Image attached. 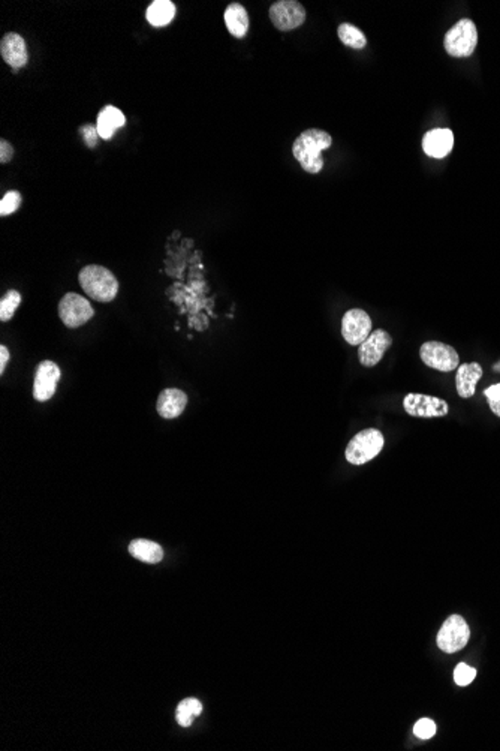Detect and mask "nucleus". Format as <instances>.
<instances>
[{"label": "nucleus", "instance_id": "nucleus-1", "mask_svg": "<svg viewBox=\"0 0 500 751\" xmlns=\"http://www.w3.org/2000/svg\"><path fill=\"white\" fill-rule=\"evenodd\" d=\"M332 146V137L323 129H307L292 145L294 158L306 173L318 174L324 169L323 152Z\"/></svg>", "mask_w": 500, "mask_h": 751}, {"label": "nucleus", "instance_id": "nucleus-2", "mask_svg": "<svg viewBox=\"0 0 500 751\" xmlns=\"http://www.w3.org/2000/svg\"><path fill=\"white\" fill-rule=\"evenodd\" d=\"M78 281L81 288L90 297V299L108 303L115 299L118 293V281L113 275V271L102 266L90 264L81 269Z\"/></svg>", "mask_w": 500, "mask_h": 751}, {"label": "nucleus", "instance_id": "nucleus-3", "mask_svg": "<svg viewBox=\"0 0 500 751\" xmlns=\"http://www.w3.org/2000/svg\"><path fill=\"white\" fill-rule=\"evenodd\" d=\"M384 435L375 427L364 429L360 434H356L346 447L344 456L352 465H364L373 460L384 448Z\"/></svg>", "mask_w": 500, "mask_h": 751}, {"label": "nucleus", "instance_id": "nucleus-4", "mask_svg": "<svg viewBox=\"0 0 500 751\" xmlns=\"http://www.w3.org/2000/svg\"><path fill=\"white\" fill-rule=\"evenodd\" d=\"M478 45V29L470 18L460 20L444 38V47L452 57H469Z\"/></svg>", "mask_w": 500, "mask_h": 751}, {"label": "nucleus", "instance_id": "nucleus-5", "mask_svg": "<svg viewBox=\"0 0 500 751\" xmlns=\"http://www.w3.org/2000/svg\"><path fill=\"white\" fill-rule=\"evenodd\" d=\"M470 628L464 618L460 615H451L445 619L436 636L437 648L446 654H456L469 643Z\"/></svg>", "mask_w": 500, "mask_h": 751}, {"label": "nucleus", "instance_id": "nucleus-6", "mask_svg": "<svg viewBox=\"0 0 500 751\" xmlns=\"http://www.w3.org/2000/svg\"><path fill=\"white\" fill-rule=\"evenodd\" d=\"M420 357L425 366L439 372H452L460 366L458 353L448 343L440 341H428L421 345Z\"/></svg>", "mask_w": 500, "mask_h": 751}, {"label": "nucleus", "instance_id": "nucleus-7", "mask_svg": "<svg viewBox=\"0 0 500 751\" xmlns=\"http://www.w3.org/2000/svg\"><path fill=\"white\" fill-rule=\"evenodd\" d=\"M58 315L63 324L69 329H77L86 324L94 315L93 306L85 297L77 293H68L58 303Z\"/></svg>", "mask_w": 500, "mask_h": 751}, {"label": "nucleus", "instance_id": "nucleus-8", "mask_svg": "<svg viewBox=\"0 0 500 751\" xmlns=\"http://www.w3.org/2000/svg\"><path fill=\"white\" fill-rule=\"evenodd\" d=\"M404 413L412 417H423V419H433V417H445L449 413L446 401L421 395V393H408L403 399Z\"/></svg>", "mask_w": 500, "mask_h": 751}, {"label": "nucleus", "instance_id": "nucleus-9", "mask_svg": "<svg viewBox=\"0 0 500 751\" xmlns=\"http://www.w3.org/2000/svg\"><path fill=\"white\" fill-rule=\"evenodd\" d=\"M270 20L276 29L289 32L306 21V9L296 0H279L270 8Z\"/></svg>", "mask_w": 500, "mask_h": 751}, {"label": "nucleus", "instance_id": "nucleus-10", "mask_svg": "<svg viewBox=\"0 0 500 751\" xmlns=\"http://www.w3.org/2000/svg\"><path fill=\"white\" fill-rule=\"evenodd\" d=\"M372 327V318L363 309H349L342 318V336L354 347L370 336Z\"/></svg>", "mask_w": 500, "mask_h": 751}, {"label": "nucleus", "instance_id": "nucleus-11", "mask_svg": "<svg viewBox=\"0 0 500 751\" xmlns=\"http://www.w3.org/2000/svg\"><path fill=\"white\" fill-rule=\"evenodd\" d=\"M392 345V338L388 331L373 330L361 345H358V360L364 367H375L384 359L387 350Z\"/></svg>", "mask_w": 500, "mask_h": 751}, {"label": "nucleus", "instance_id": "nucleus-12", "mask_svg": "<svg viewBox=\"0 0 500 751\" xmlns=\"http://www.w3.org/2000/svg\"><path fill=\"white\" fill-rule=\"evenodd\" d=\"M61 375H62L61 367H58L54 362H50V360L41 362L38 366L37 375H35L33 398L39 402H45V401L51 399L56 393L57 383H58V379H61Z\"/></svg>", "mask_w": 500, "mask_h": 751}, {"label": "nucleus", "instance_id": "nucleus-13", "mask_svg": "<svg viewBox=\"0 0 500 751\" xmlns=\"http://www.w3.org/2000/svg\"><path fill=\"white\" fill-rule=\"evenodd\" d=\"M0 54L4 61L13 68V73H17L20 68H25L29 61V53L25 39L21 35L9 32L0 42Z\"/></svg>", "mask_w": 500, "mask_h": 751}, {"label": "nucleus", "instance_id": "nucleus-14", "mask_svg": "<svg viewBox=\"0 0 500 751\" xmlns=\"http://www.w3.org/2000/svg\"><path fill=\"white\" fill-rule=\"evenodd\" d=\"M454 147V134L451 129H432L423 138V150L427 157L442 159Z\"/></svg>", "mask_w": 500, "mask_h": 751}, {"label": "nucleus", "instance_id": "nucleus-15", "mask_svg": "<svg viewBox=\"0 0 500 751\" xmlns=\"http://www.w3.org/2000/svg\"><path fill=\"white\" fill-rule=\"evenodd\" d=\"M482 367L480 363H464L457 367L456 375V387L458 396L463 399H469L475 395L476 384L482 378Z\"/></svg>", "mask_w": 500, "mask_h": 751}, {"label": "nucleus", "instance_id": "nucleus-16", "mask_svg": "<svg viewBox=\"0 0 500 751\" xmlns=\"http://www.w3.org/2000/svg\"><path fill=\"white\" fill-rule=\"evenodd\" d=\"M187 405V395L178 389H165L158 399V413L163 419H175Z\"/></svg>", "mask_w": 500, "mask_h": 751}, {"label": "nucleus", "instance_id": "nucleus-17", "mask_svg": "<svg viewBox=\"0 0 500 751\" xmlns=\"http://www.w3.org/2000/svg\"><path fill=\"white\" fill-rule=\"evenodd\" d=\"M126 123L125 114L113 105H106L98 116V134L102 140H111L117 129L123 128Z\"/></svg>", "mask_w": 500, "mask_h": 751}, {"label": "nucleus", "instance_id": "nucleus-18", "mask_svg": "<svg viewBox=\"0 0 500 751\" xmlns=\"http://www.w3.org/2000/svg\"><path fill=\"white\" fill-rule=\"evenodd\" d=\"M225 25L228 28L230 33L235 38H244L249 30V14L243 5L240 4H231L223 13Z\"/></svg>", "mask_w": 500, "mask_h": 751}, {"label": "nucleus", "instance_id": "nucleus-19", "mask_svg": "<svg viewBox=\"0 0 500 751\" xmlns=\"http://www.w3.org/2000/svg\"><path fill=\"white\" fill-rule=\"evenodd\" d=\"M129 554L134 558L139 559V561L147 563V564H158L162 561V558H163L162 547L158 543L144 540V539L130 542Z\"/></svg>", "mask_w": 500, "mask_h": 751}, {"label": "nucleus", "instance_id": "nucleus-20", "mask_svg": "<svg viewBox=\"0 0 500 751\" xmlns=\"http://www.w3.org/2000/svg\"><path fill=\"white\" fill-rule=\"evenodd\" d=\"M147 21L154 28L168 26L175 17V5L171 0H154L147 8Z\"/></svg>", "mask_w": 500, "mask_h": 751}, {"label": "nucleus", "instance_id": "nucleus-21", "mask_svg": "<svg viewBox=\"0 0 500 751\" xmlns=\"http://www.w3.org/2000/svg\"><path fill=\"white\" fill-rule=\"evenodd\" d=\"M202 712V703L195 697H187L180 702V705L177 707L175 719L182 727H189L192 724L194 719L201 715Z\"/></svg>", "mask_w": 500, "mask_h": 751}, {"label": "nucleus", "instance_id": "nucleus-22", "mask_svg": "<svg viewBox=\"0 0 500 751\" xmlns=\"http://www.w3.org/2000/svg\"><path fill=\"white\" fill-rule=\"evenodd\" d=\"M337 33H339V39L342 41V44L349 47V49L363 50L367 44L365 35L358 28L349 25V23H343V25H340L337 29Z\"/></svg>", "mask_w": 500, "mask_h": 751}, {"label": "nucleus", "instance_id": "nucleus-23", "mask_svg": "<svg viewBox=\"0 0 500 751\" xmlns=\"http://www.w3.org/2000/svg\"><path fill=\"white\" fill-rule=\"evenodd\" d=\"M20 303H21V294L15 290L8 291L4 295V299L0 300V319L9 321L11 318H13L15 309L20 306Z\"/></svg>", "mask_w": 500, "mask_h": 751}, {"label": "nucleus", "instance_id": "nucleus-24", "mask_svg": "<svg viewBox=\"0 0 500 751\" xmlns=\"http://www.w3.org/2000/svg\"><path fill=\"white\" fill-rule=\"evenodd\" d=\"M21 204V194L18 190H9L5 194V197L0 201V214L2 216H8L13 214Z\"/></svg>", "mask_w": 500, "mask_h": 751}, {"label": "nucleus", "instance_id": "nucleus-25", "mask_svg": "<svg viewBox=\"0 0 500 751\" xmlns=\"http://www.w3.org/2000/svg\"><path fill=\"white\" fill-rule=\"evenodd\" d=\"M476 678V669L466 663H458L454 671V681L458 687H466L473 683Z\"/></svg>", "mask_w": 500, "mask_h": 751}, {"label": "nucleus", "instance_id": "nucleus-26", "mask_svg": "<svg viewBox=\"0 0 500 751\" xmlns=\"http://www.w3.org/2000/svg\"><path fill=\"white\" fill-rule=\"evenodd\" d=\"M413 733L420 739H432L436 735V723L430 719H421L415 723Z\"/></svg>", "mask_w": 500, "mask_h": 751}, {"label": "nucleus", "instance_id": "nucleus-27", "mask_svg": "<svg viewBox=\"0 0 500 751\" xmlns=\"http://www.w3.org/2000/svg\"><path fill=\"white\" fill-rule=\"evenodd\" d=\"M484 396L488 401V407H490V410L497 417H500V383L493 384L488 389H485L484 390Z\"/></svg>", "mask_w": 500, "mask_h": 751}, {"label": "nucleus", "instance_id": "nucleus-28", "mask_svg": "<svg viewBox=\"0 0 500 751\" xmlns=\"http://www.w3.org/2000/svg\"><path fill=\"white\" fill-rule=\"evenodd\" d=\"M80 133L89 147H94L98 145V138H99L98 128H94L93 125H85L80 129Z\"/></svg>", "mask_w": 500, "mask_h": 751}, {"label": "nucleus", "instance_id": "nucleus-29", "mask_svg": "<svg viewBox=\"0 0 500 751\" xmlns=\"http://www.w3.org/2000/svg\"><path fill=\"white\" fill-rule=\"evenodd\" d=\"M14 157V147L6 140H0V162L6 164Z\"/></svg>", "mask_w": 500, "mask_h": 751}, {"label": "nucleus", "instance_id": "nucleus-30", "mask_svg": "<svg viewBox=\"0 0 500 751\" xmlns=\"http://www.w3.org/2000/svg\"><path fill=\"white\" fill-rule=\"evenodd\" d=\"M9 357L11 355H9L8 348L5 347V345H2V347H0V372H2V374L5 371L8 362H9Z\"/></svg>", "mask_w": 500, "mask_h": 751}]
</instances>
